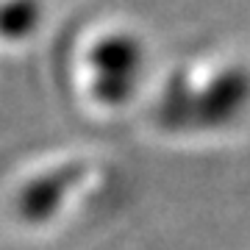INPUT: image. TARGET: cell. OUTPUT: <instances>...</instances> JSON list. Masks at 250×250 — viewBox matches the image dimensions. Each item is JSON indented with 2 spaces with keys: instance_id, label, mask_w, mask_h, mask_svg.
Returning <instances> with one entry per match:
<instances>
[{
  "instance_id": "obj_4",
  "label": "cell",
  "mask_w": 250,
  "mask_h": 250,
  "mask_svg": "<svg viewBox=\"0 0 250 250\" xmlns=\"http://www.w3.org/2000/svg\"><path fill=\"white\" fill-rule=\"evenodd\" d=\"M42 17L39 0H9L0 6V36L6 39H22L36 28Z\"/></svg>"
},
{
  "instance_id": "obj_3",
  "label": "cell",
  "mask_w": 250,
  "mask_h": 250,
  "mask_svg": "<svg viewBox=\"0 0 250 250\" xmlns=\"http://www.w3.org/2000/svg\"><path fill=\"white\" fill-rule=\"evenodd\" d=\"M86 170H89L86 164H64V167H56V170L39 175L36 181H31L20 192V217L28 223H45L47 217L59 211L67 192L75 184H81Z\"/></svg>"
},
{
  "instance_id": "obj_1",
  "label": "cell",
  "mask_w": 250,
  "mask_h": 250,
  "mask_svg": "<svg viewBox=\"0 0 250 250\" xmlns=\"http://www.w3.org/2000/svg\"><path fill=\"white\" fill-rule=\"evenodd\" d=\"M248 100L250 72L242 67H231L200 89H192L184 81H172L156 108V120L170 131L220 128V125L231 123L248 106Z\"/></svg>"
},
{
  "instance_id": "obj_2",
  "label": "cell",
  "mask_w": 250,
  "mask_h": 250,
  "mask_svg": "<svg viewBox=\"0 0 250 250\" xmlns=\"http://www.w3.org/2000/svg\"><path fill=\"white\" fill-rule=\"evenodd\" d=\"M95 67V95L103 103H123L134 95L142 72V45L128 34L106 36L92 50Z\"/></svg>"
}]
</instances>
